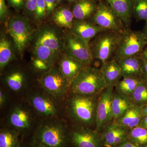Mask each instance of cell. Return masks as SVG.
I'll return each mask as SVG.
<instances>
[{"mask_svg":"<svg viewBox=\"0 0 147 147\" xmlns=\"http://www.w3.org/2000/svg\"><path fill=\"white\" fill-rule=\"evenodd\" d=\"M19 147H27L26 146H25V145H21V146H19Z\"/></svg>","mask_w":147,"mask_h":147,"instance_id":"cell-48","label":"cell"},{"mask_svg":"<svg viewBox=\"0 0 147 147\" xmlns=\"http://www.w3.org/2000/svg\"><path fill=\"white\" fill-rule=\"evenodd\" d=\"M68 1H69V2L74 3L78 1H79V0H68Z\"/></svg>","mask_w":147,"mask_h":147,"instance_id":"cell-47","label":"cell"},{"mask_svg":"<svg viewBox=\"0 0 147 147\" xmlns=\"http://www.w3.org/2000/svg\"><path fill=\"white\" fill-rule=\"evenodd\" d=\"M140 55L142 59L147 61V46L144 49Z\"/></svg>","mask_w":147,"mask_h":147,"instance_id":"cell-43","label":"cell"},{"mask_svg":"<svg viewBox=\"0 0 147 147\" xmlns=\"http://www.w3.org/2000/svg\"><path fill=\"white\" fill-rule=\"evenodd\" d=\"M99 95L72 93L67 101V109L71 117L81 125L89 127L95 125L96 105Z\"/></svg>","mask_w":147,"mask_h":147,"instance_id":"cell-2","label":"cell"},{"mask_svg":"<svg viewBox=\"0 0 147 147\" xmlns=\"http://www.w3.org/2000/svg\"><path fill=\"white\" fill-rule=\"evenodd\" d=\"M29 101L35 111L42 117H52L57 114V105L50 96L40 93L33 94L29 97Z\"/></svg>","mask_w":147,"mask_h":147,"instance_id":"cell-14","label":"cell"},{"mask_svg":"<svg viewBox=\"0 0 147 147\" xmlns=\"http://www.w3.org/2000/svg\"><path fill=\"white\" fill-rule=\"evenodd\" d=\"M143 107L134 105L129 109L120 117L113 121L119 125L130 129L139 126L143 118Z\"/></svg>","mask_w":147,"mask_h":147,"instance_id":"cell-21","label":"cell"},{"mask_svg":"<svg viewBox=\"0 0 147 147\" xmlns=\"http://www.w3.org/2000/svg\"><path fill=\"white\" fill-rule=\"evenodd\" d=\"M86 66L81 62L69 57L65 53L59 62V68L68 82L69 86Z\"/></svg>","mask_w":147,"mask_h":147,"instance_id":"cell-16","label":"cell"},{"mask_svg":"<svg viewBox=\"0 0 147 147\" xmlns=\"http://www.w3.org/2000/svg\"><path fill=\"white\" fill-rule=\"evenodd\" d=\"M53 20L59 26L70 30L74 18L72 11L65 7H63L55 11Z\"/></svg>","mask_w":147,"mask_h":147,"instance_id":"cell-26","label":"cell"},{"mask_svg":"<svg viewBox=\"0 0 147 147\" xmlns=\"http://www.w3.org/2000/svg\"><path fill=\"white\" fill-rule=\"evenodd\" d=\"M135 104L130 97L121 93L114 91L112 98V110L114 120L120 117Z\"/></svg>","mask_w":147,"mask_h":147,"instance_id":"cell-23","label":"cell"},{"mask_svg":"<svg viewBox=\"0 0 147 147\" xmlns=\"http://www.w3.org/2000/svg\"><path fill=\"white\" fill-rule=\"evenodd\" d=\"M8 122L12 129L16 131H25L32 127L33 117L28 108L22 105H17L9 113Z\"/></svg>","mask_w":147,"mask_h":147,"instance_id":"cell-15","label":"cell"},{"mask_svg":"<svg viewBox=\"0 0 147 147\" xmlns=\"http://www.w3.org/2000/svg\"><path fill=\"white\" fill-rule=\"evenodd\" d=\"M30 147H48L40 144V143H38V142H35V141L33 140L32 143Z\"/></svg>","mask_w":147,"mask_h":147,"instance_id":"cell-44","label":"cell"},{"mask_svg":"<svg viewBox=\"0 0 147 147\" xmlns=\"http://www.w3.org/2000/svg\"><path fill=\"white\" fill-rule=\"evenodd\" d=\"M143 80L139 77H123L115 86V91L130 97L139 83Z\"/></svg>","mask_w":147,"mask_h":147,"instance_id":"cell-29","label":"cell"},{"mask_svg":"<svg viewBox=\"0 0 147 147\" xmlns=\"http://www.w3.org/2000/svg\"><path fill=\"white\" fill-rule=\"evenodd\" d=\"M32 65L36 71L45 72L53 67L44 61L35 58H32Z\"/></svg>","mask_w":147,"mask_h":147,"instance_id":"cell-34","label":"cell"},{"mask_svg":"<svg viewBox=\"0 0 147 147\" xmlns=\"http://www.w3.org/2000/svg\"><path fill=\"white\" fill-rule=\"evenodd\" d=\"M107 87L100 68L86 65L69 86L72 93L99 95Z\"/></svg>","mask_w":147,"mask_h":147,"instance_id":"cell-1","label":"cell"},{"mask_svg":"<svg viewBox=\"0 0 147 147\" xmlns=\"http://www.w3.org/2000/svg\"><path fill=\"white\" fill-rule=\"evenodd\" d=\"M135 105L144 107L147 105V83L140 82L130 96Z\"/></svg>","mask_w":147,"mask_h":147,"instance_id":"cell-31","label":"cell"},{"mask_svg":"<svg viewBox=\"0 0 147 147\" xmlns=\"http://www.w3.org/2000/svg\"><path fill=\"white\" fill-rule=\"evenodd\" d=\"M147 46V38L143 32L127 28L121 33L114 58L118 61L139 55Z\"/></svg>","mask_w":147,"mask_h":147,"instance_id":"cell-5","label":"cell"},{"mask_svg":"<svg viewBox=\"0 0 147 147\" xmlns=\"http://www.w3.org/2000/svg\"><path fill=\"white\" fill-rule=\"evenodd\" d=\"M26 80L25 74L19 70L10 72L5 78L7 86L14 92H18L22 90L25 86Z\"/></svg>","mask_w":147,"mask_h":147,"instance_id":"cell-27","label":"cell"},{"mask_svg":"<svg viewBox=\"0 0 147 147\" xmlns=\"http://www.w3.org/2000/svg\"><path fill=\"white\" fill-rule=\"evenodd\" d=\"M139 126L147 129V116L144 117Z\"/></svg>","mask_w":147,"mask_h":147,"instance_id":"cell-42","label":"cell"},{"mask_svg":"<svg viewBox=\"0 0 147 147\" xmlns=\"http://www.w3.org/2000/svg\"><path fill=\"white\" fill-rule=\"evenodd\" d=\"M64 53L85 65H90L94 61L89 42L74 34L70 31L64 34Z\"/></svg>","mask_w":147,"mask_h":147,"instance_id":"cell-7","label":"cell"},{"mask_svg":"<svg viewBox=\"0 0 147 147\" xmlns=\"http://www.w3.org/2000/svg\"><path fill=\"white\" fill-rule=\"evenodd\" d=\"M143 111L144 116H147V105L143 107Z\"/></svg>","mask_w":147,"mask_h":147,"instance_id":"cell-46","label":"cell"},{"mask_svg":"<svg viewBox=\"0 0 147 147\" xmlns=\"http://www.w3.org/2000/svg\"><path fill=\"white\" fill-rule=\"evenodd\" d=\"M62 0H57V1L59 2L61 1Z\"/></svg>","mask_w":147,"mask_h":147,"instance_id":"cell-49","label":"cell"},{"mask_svg":"<svg viewBox=\"0 0 147 147\" xmlns=\"http://www.w3.org/2000/svg\"><path fill=\"white\" fill-rule=\"evenodd\" d=\"M37 0H26L25 7L30 13H34Z\"/></svg>","mask_w":147,"mask_h":147,"instance_id":"cell-37","label":"cell"},{"mask_svg":"<svg viewBox=\"0 0 147 147\" xmlns=\"http://www.w3.org/2000/svg\"><path fill=\"white\" fill-rule=\"evenodd\" d=\"M69 133L63 123L50 121L40 124L37 128L33 141L48 147H67Z\"/></svg>","mask_w":147,"mask_h":147,"instance_id":"cell-3","label":"cell"},{"mask_svg":"<svg viewBox=\"0 0 147 147\" xmlns=\"http://www.w3.org/2000/svg\"><path fill=\"white\" fill-rule=\"evenodd\" d=\"M7 26L14 47L20 55H23L33 38V30L30 22L27 18L18 16L9 19Z\"/></svg>","mask_w":147,"mask_h":147,"instance_id":"cell-6","label":"cell"},{"mask_svg":"<svg viewBox=\"0 0 147 147\" xmlns=\"http://www.w3.org/2000/svg\"><path fill=\"white\" fill-rule=\"evenodd\" d=\"M98 2L95 0H79L74 3L72 12L74 19L89 20L97 10Z\"/></svg>","mask_w":147,"mask_h":147,"instance_id":"cell-20","label":"cell"},{"mask_svg":"<svg viewBox=\"0 0 147 147\" xmlns=\"http://www.w3.org/2000/svg\"><path fill=\"white\" fill-rule=\"evenodd\" d=\"M34 14L38 21H42L45 18L47 15V9L44 0H37Z\"/></svg>","mask_w":147,"mask_h":147,"instance_id":"cell-33","label":"cell"},{"mask_svg":"<svg viewBox=\"0 0 147 147\" xmlns=\"http://www.w3.org/2000/svg\"><path fill=\"white\" fill-rule=\"evenodd\" d=\"M39 82L47 93L53 97L59 98L65 95L69 88L68 82L59 67L53 66L44 72Z\"/></svg>","mask_w":147,"mask_h":147,"instance_id":"cell-9","label":"cell"},{"mask_svg":"<svg viewBox=\"0 0 147 147\" xmlns=\"http://www.w3.org/2000/svg\"><path fill=\"white\" fill-rule=\"evenodd\" d=\"M133 14L138 21H147V0H134Z\"/></svg>","mask_w":147,"mask_h":147,"instance_id":"cell-32","label":"cell"},{"mask_svg":"<svg viewBox=\"0 0 147 147\" xmlns=\"http://www.w3.org/2000/svg\"><path fill=\"white\" fill-rule=\"evenodd\" d=\"M6 102V97L4 92L1 89L0 90V106L1 108H2L3 106L5 105Z\"/></svg>","mask_w":147,"mask_h":147,"instance_id":"cell-40","label":"cell"},{"mask_svg":"<svg viewBox=\"0 0 147 147\" xmlns=\"http://www.w3.org/2000/svg\"><path fill=\"white\" fill-rule=\"evenodd\" d=\"M20 132L13 129L3 128L0 131V147H19Z\"/></svg>","mask_w":147,"mask_h":147,"instance_id":"cell-28","label":"cell"},{"mask_svg":"<svg viewBox=\"0 0 147 147\" xmlns=\"http://www.w3.org/2000/svg\"><path fill=\"white\" fill-rule=\"evenodd\" d=\"M47 9V15L51 14L57 6V0H44Z\"/></svg>","mask_w":147,"mask_h":147,"instance_id":"cell-36","label":"cell"},{"mask_svg":"<svg viewBox=\"0 0 147 147\" xmlns=\"http://www.w3.org/2000/svg\"><path fill=\"white\" fill-rule=\"evenodd\" d=\"M70 31L74 34L90 42L105 29L94 24L89 20L74 19Z\"/></svg>","mask_w":147,"mask_h":147,"instance_id":"cell-17","label":"cell"},{"mask_svg":"<svg viewBox=\"0 0 147 147\" xmlns=\"http://www.w3.org/2000/svg\"><path fill=\"white\" fill-rule=\"evenodd\" d=\"M95 1H99V0H95Z\"/></svg>","mask_w":147,"mask_h":147,"instance_id":"cell-50","label":"cell"},{"mask_svg":"<svg viewBox=\"0 0 147 147\" xmlns=\"http://www.w3.org/2000/svg\"><path fill=\"white\" fill-rule=\"evenodd\" d=\"M9 5L16 10L22 9L25 6L26 0H7Z\"/></svg>","mask_w":147,"mask_h":147,"instance_id":"cell-35","label":"cell"},{"mask_svg":"<svg viewBox=\"0 0 147 147\" xmlns=\"http://www.w3.org/2000/svg\"><path fill=\"white\" fill-rule=\"evenodd\" d=\"M34 42L60 54L63 49L64 35H62L54 27L45 26L40 28L36 33Z\"/></svg>","mask_w":147,"mask_h":147,"instance_id":"cell-12","label":"cell"},{"mask_svg":"<svg viewBox=\"0 0 147 147\" xmlns=\"http://www.w3.org/2000/svg\"><path fill=\"white\" fill-rule=\"evenodd\" d=\"M115 87L108 86L98 98L96 115V131L100 133L105 127L114 120L112 110V98Z\"/></svg>","mask_w":147,"mask_h":147,"instance_id":"cell-10","label":"cell"},{"mask_svg":"<svg viewBox=\"0 0 147 147\" xmlns=\"http://www.w3.org/2000/svg\"><path fill=\"white\" fill-rule=\"evenodd\" d=\"M117 147H139L138 146H136V145L132 144L130 142L128 141V140H127L125 142H123L122 144L119 145Z\"/></svg>","mask_w":147,"mask_h":147,"instance_id":"cell-41","label":"cell"},{"mask_svg":"<svg viewBox=\"0 0 147 147\" xmlns=\"http://www.w3.org/2000/svg\"><path fill=\"white\" fill-rule=\"evenodd\" d=\"M127 140L138 146L147 147V129L139 126L129 129Z\"/></svg>","mask_w":147,"mask_h":147,"instance_id":"cell-30","label":"cell"},{"mask_svg":"<svg viewBox=\"0 0 147 147\" xmlns=\"http://www.w3.org/2000/svg\"><path fill=\"white\" fill-rule=\"evenodd\" d=\"M121 33L106 30L92 39L89 44L94 61L102 65L114 58Z\"/></svg>","mask_w":147,"mask_h":147,"instance_id":"cell-4","label":"cell"},{"mask_svg":"<svg viewBox=\"0 0 147 147\" xmlns=\"http://www.w3.org/2000/svg\"><path fill=\"white\" fill-rule=\"evenodd\" d=\"M142 59V79L147 83V61Z\"/></svg>","mask_w":147,"mask_h":147,"instance_id":"cell-39","label":"cell"},{"mask_svg":"<svg viewBox=\"0 0 147 147\" xmlns=\"http://www.w3.org/2000/svg\"><path fill=\"white\" fill-rule=\"evenodd\" d=\"M117 61L122 78H142V59L140 55L123 58Z\"/></svg>","mask_w":147,"mask_h":147,"instance_id":"cell-18","label":"cell"},{"mask_svg":"<svg viewBox=\"0 0 147 147\" xmlns=\"http://www.w3.org/2000/svg\"><path fill=\"white\" fill-rule=\"evenodd\" d=\"M142 32L144 33V34H145V36L147 38V21H146V23L144 25V29H143Z\"/></svg>","mask_w":147,"mask_h":147,"instance_id":"cell-45","label":"cell"},{"mask_svg":"<svg viewBox=\"0 0 147 147\" xmlns=\"http://www.w3.org/2000/svg\"><path fill=\"white\" fill-rule=\"evenodd\" d=\"M33 57L44 61L53 66L59 57V54L46 46L34 42L32 50Z\"/></svg>","mask_w":147,"mask_h":147,"instance_id":"cell-24","label":"cell"},{"mask_svg":"<svg viewBox=\"0 0 147 147\" xmlns=\"http://www.w3.org/2000/svg\"><path fill=\"white\" fill-rule=\"evenodd\" d=\"M69 139L75 147H102L98 132L83 125L74 127Z\"/></svg>","mask_w":147,"mask_h":147,"instance_id":"cell-11","label":"cell"},{"mask_svg":"<svg viewBox=\"0 0 147 147\" xmlns=\"http://www.w3.org/2000/svg\"><path fill=\"white\" fill-rule=\"evenodd\" d=\"M118 15L126 28H129L133 15L134 0H105Z\"/></svg>","mask_w":147,"mask_h":147,"instance_id":"cell-19","label":"cell"},{"mask_svg":"<svg viewBox=\"0 0 147 147\" xmlns=\"http://www.w3.org/2000/svg\"><path fill=\"white\" fill-rule=\"evenodd\" d=\"M7 13L8 9L5 0H0V17L1 20L5 18Z\"/></svg>","mask_w":147,"mask_h":147,"instance_id":"cell-38","label":"cell"},{"mask_svg":"<svg viewBox=\"0 0 147 147\" xmlns=\"http://www.w3.org/2000/svg\"><path fill=\"white\" fill-rule=\"evenodd\" d=\"M129 129L114 122L103 129L99 136L102 147H117L127 139Z\"/></svg>","mask_w":147,"mask_h":147,"instance_id":"cell-13","label":"cell"},{"mask_svg":"<svg viewBox=\"0 0 147 147\" xmlns=\"http://www.w3.org/2000/svg\"><path fill=\"white\" fill-rule=\"evenodd\" d=\"M97 2V10L89 21L108 30L122 33L127 29L120 18L105 0Z\"/></svg>","mask_w":147,"mask_h":147,"instance_id":"cell-8","label":"cell"},{"mask_svg":"<svg viewBox=\"0 0 147 147\" xmlns=\"http://www.w3.org/2000/svg\"><path fill=\"white\" fill-rule=\"evenodd\" d=\"M100 69L107 86L115 87L122 78L118 61L114 58L101 65Z\"/></svg>","mask_w":147,"mask_h":147,"instance_id":"cell-22","label":"cell"},{"mask_svg":"<svg viewBox=\"0 0 147 147\" xmlns=\"http://www.w3.org/2000/svg\"><path fill=\"white\" fill-rule=\"evenodd\" d=\"M12 43L5 36H1L0 40V69L2 71L14 59Z\"/></svg>","mask_w":147,"mask_h":147,"instance_id":"cell-25","label":"cell"}]
</instances>
